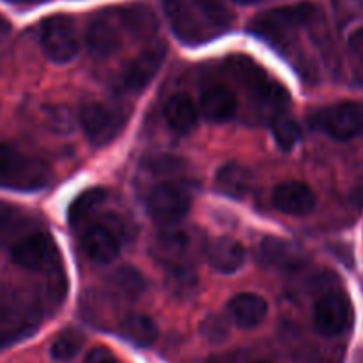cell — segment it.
Returning <instances> with one entry per match:
<instances>
[{
    "instance_id": "obj_26",
    "label": "cell",
    "mask_w": 363,
    "mask_h": 363,
    "mask_svg": "<svg viewBox=\"0 0 363 363\" xmlns=\"http://www.w3.org/2000/svg\"><path fill=\"white\" fill-rule=\"evenodd\" d=\"M110 287L117 296L124 300H135L145 289V282L138 272L131 268H121L108 279Z\"/></svg>"
},
{
    "instance_id": "obj_29",
    "label": "cell",
    "mask_w": 363,
    "mask_h": 363,
    "mask_svg": "<svg viewBox=\"0 0 363 363\" xmlns=\"http://www.w3.org/2000/svg\"><path fill=\"white\" fill-rule=\"evenodd\" d=\"M272 131L277 145L284 151H291L296 147L301 138L300 124L287 116H277L272 123Z\"/></svg>"
},
{
    "instance_id": "obj_16",
    "label": "cell",
    "mask_w": 363,
    "mask_h": 363,
    "mask_svg": "<svg viewBox=\"0 0 363 363\" xmlns=\"http://www.w3.org/2000/svg\"><path fill=\"white\" fill-rule=\"evenodd\" d=\"M230 319L243 330L257 328L268 315V303L262 296L254 293L236 294L227 305Z\"/></svg>"
},
{
    "instance_id": "obj_7",
    "label": "cell",
    "mask_w": 363,
    "mask_h": 363,
    "mask_svg": "<svg viewBox=\"0 0 363 363\" xmlns=\"http://www.w3.org/2000/svg\"><path fill=\"white\" fill-rule=\"evenodd\" d=\"M126 117L123 110L113 108L103 103H91L85 105L80 112V124L85 135L96 147H105L110 142L116 140L123 131Z\"/></svg>"
},
{
    "instance_id": "obj_14",
    "label": "cell",
    "mask_w": 363,
    "mask_h": 363,
    "mask_svg": "<svg viewBox=\"0 0 363 363\" xmlns=\"http://www.w3.org/2000/svg\"><path fill=\"white\" fill-rule=\"evenodd\" d=\"M273 206L293 216H303L314 211L318 199L311 186L300 181H287L273 190Z\"/></svg>"
},
{
    "instance_id": "obj_1",
    "label": "cell",
    "mask_w": 363,
    "mask_h": 363,
    "mask_svg": "<svg viewBox=\"0 0 363 363\" xmlns=\"http://www.w3.org/2000/svg\"><path fill=\"white\" fill-rule=\"evenodd\" d=\"M52 311H55V305L46 287H0V350L34 335Z\"/></svg>"
},
{
    "instance_id": "obj_2",
    "label": "cell",
    "mask_w": 363,
    "mask_h": 363,
    "mask_svg": "<svg viewBox=\"0 0 363 363\" xmlns=\"http://www.w3.org/2000/svg\"><path fill=\"white\" fill-rule=\"evenodd\" d=\"M52 169L35 156L0 144V188L14 191H38L52 183Z\"/></svg>"
},
{
    "instance_id": "obj_33",
    "label": "cell",
    "mask_w": 363,
    "mask_h": 363,
    "mask_svg": "<svg viewBox=\"0 0 363 363\" xmlns=\"http://www.w3.org/2000/svg\"><path fill=\"white\" fill-rule=\"evenodd\" d=\"M201 332L208 340L218 342V340L225 339L227 325L222 318H218V315H209V318L202 323Z\"/></svg>"
},
{
    "instance_id": "obj_35",
    "label": "cell",
    "mask_w": 363,
    "mask_h": 363,
    "mask_svg": "<svg viewBox=\"0 0 363 363\" xmlns=\"http://www.w3.org/2000/svg\"><path fill=\"white\" fill-rule=\"evenodd\" d=\"M350 48L351 53L358 59V62L363 66V27L354 30L350 38Z\"/></svg>"
},
{
    "instance_id": "obj_11",
    "label": "cell",
    "mask_w": 363,
    "mask_h": 363,
    "mask_svg": "<svg viewBox=\"0 0 363 363\" xmlns=\"http://www.w3.org/2000/svg\"><path fill=\"white\" fill-rule=\"evenodd\" d=\"M123 30L124 28L117 18L116 9H106L96 14L85 34L89 52L99 59L113 55L123 46Z\"/></svg>"
},
{
    "instance_id": "obj_39",
    "label": "cell",
    "mask_w": 363,
    "mask_h": 363,
    "mask_svg": "<svg viewBox=\"0 0 363 363\" xmlns=\"http://www.w3.org/2000/svg\"><path fill=\"white\" fill-rule=\"evenodd\" d=\"M257 363H266V362H257Z\"/></svg>"
},
{
    "instance_id": "obj_36",
    "label": "cell",
    "mask_w": 363,
    "mask_h": 363,
    "mask_svg": "<svg viewBox=\"0 0 363 363\" xmlns=\"http://www.w3.org/2000/svg\"><path fill=\"white\" fill-rule=\"evenodd\" d=\"M204 363H234L230 358H223V357H213L209 360H206Z\"/></svg>"
},
{
    "instance_id": "obj_28",
    "label": "cell",
    "mask_w": 363,
    "mask_h": 363,
    "mask_svg": "<svg viewBox=\"0 0 363 363\" xmlns=\"http://www.w3.org/2000/svg\"><path fill=\"white\" fill-rule=\"evenodd\" d=\"M85 344V337L84 333L78 332V330L69 328V330H64L52 344V358L57 362H69L77 357L78 353L82 351Z\"/></svg>"
},
{
    "instance_id": "obj_10",
    "label": "cell",
    "mask_w": 363,
    "mask_h": 363,
    "mask_svg": "<svg viewBox=\"0 0 363 363\" xmlns=\"http://www.w3.org/2000/svg\"><path fill=\"white\" fill-rule=\"evenodd\" d=\"M234 74L240 78L241 84L250 91V94L264 106H282L287 103V92L282 85L273 82L257 64L250 62L248 59L238 57L233 66Z\"/></svg>"
},
{
    "instance_id": "obj_20",
    "label": "cell",
    "mask_w": 363,
    "mask_h": 363,
    "mask_svg": "<svg viewBox=\"0 0 363 363\" xmlns=\"http://www.w3.org/2000/svg\"><path fill=\"white\" fill-rule=\"evenodd\" d=\"M165 121L177 135H188L197 128L199 110L188 94H176L167 101Z\"/></svg>"
},
{
    "instance_id": "obj_6",
    "label": "cell",
    "mask_w": 363,
    "mask_h": 363,
    "mask_svg": "<svg viewBox=\"0 0 363 363\" xmlns=\"http://www.w3.org/2000/svg\"><path fill=\"white\" fill-rule=\"evenodd\" d=\"M41 46L45 55L55 64H67L77 57L80 41L69 16H50L41 25Z\"/></svg>"
},
{
    "instance_id": "obj_15",
    "label": "cell",
    "mask_w": 363,
    "mask_h": 363,
    "mask_svg": "<svg viewBox=\"0 0 363 363\" xmlns=\"http://www.w3.org/2000/svg\"><path fill=\"white\" fill-rule=\"evenodd\" d=\"M191 247H194V238L188 233L177 229L167 230V233L156 236L151 248V255L158 262L172 268V266L188 264Z\"/></svg>"
},
{
    "instance_id": "obj_17",
    "label": "cell",
    "mask_w": 363,
    "mask_h": 363,
    "mask_svg": "<svg viewBox=\"0 0 363 363\" xmlns=\"http://www.w3.org/2000/svg\"><path fill=\"white\" fill-rule=\"evenodd\" d=\"M85 255L96 264H110L119 257L121 245L116 234L103 225H94L87 229L82 238Z\"/></svg>"
},
{
    "instance_id": "obj_34",
    "label": "cell",
    "mask_w": 363,
    "mask_h": 363,
    "mask_svg": "<svg viewBox=\"0 0 363 363\" xmlns=\"http://www.w3.org/2000/svg\"><path fill=\"white\" fill-rule=\"evenodd\" d=\"M84 363H121L117 360L116 354L112 351H108L106 347H96V350H91L85 357Z\"/></svg>"
},
{
    "instance_id": "obj_5",
    "label": "cell",
    "mask_w": 363,
    "mask_h": 363,
    "mask_svg": "<svg viewBox=\"0 0 363 363\" xmlns=\"http://www.w3.org/2000/svg\"><path fill=\"white\" fill-rule=\"evenodd\" d=\"M11 259L14 264L32 272H52L59 268V252L55 241L43 230H34L18 238L11 248Z\"/></svg>"
},
{
    "instance_id": "obj_9",
    "label": "cell",
    "mask_w": 363,
    "mask_h": 363,
    "mask_svg": "<svg viewBox=\"0 0 363 363\" xmlns=\"http://www.w3.org/2000/svg\"><path fill=\"white\" fill-rule=\"evenodd\" d=\"M190 208L191 197L188 191L169 183L152 188L145 201L147 215L163 225H172L183 220L190 213Z\"/></svg>"
},
{
    "instance_id": "obj_4",
    "label": "cell",
    "mask_w": 363,
    "mask_h": 363,
    "mask_svg": "<svg viewBox=\"0 0 363 363\" xmlns=\"http://www.w3.org/2000/svg\"><path fill=\"white\" fill-rule=\"evenodd\" d=\"M311 121L312 126L335 140H351L363 135V103L342 101L325 106Z\"/></svg>"
},
{
    "instance_id": "obj_22",
    "label": "cell",
    "mask_w": 363,
    "mask_h": 363,
    "mask_svg": "<svg viewBox=\"0 0 363 363\" xmlns=\"http://www.w3.org/2000/svg\"><path fill=\"white\" fill-rule=\"evenodd\" d=\"M119 333L123 339L138 347L152 346L160 335L156 323L144 314H131L124 318L119 326Z\"/></svg>"
},
{
    "instance_id": "obj_12",
    "label": "cell",
    "mask_w": 363,
    "mask_h": 363,
    "mask_svg": "<svg viewBox=\"0 0 363 363\" xmlns=\"http://www.w3.org/2000/svg\"><path fill=\"white\" fill-rule=\"evenodd\" d=\"M174 34L186 45H199L211 38L204 21L195 13L191 0H162Z\"/></svg>"
},
{
    "instance_id": "obj_13",
    "label": "cell",
    "mask_w": 363,
    "mask_h": 363,
    "mask_svg": "<svg viewBox=\"0 0 363 363\" xmlns=\"http://www.w3.org/2000/svg\"><path fill=\"white\" fill-rule=\"evenodd\" d=\"M167 50L163 45H155L135 57L121 77V85L128 92H140L151 84L165 62Z\"/></svg>"
},
{
    "instance_id": "obj_38",
    "label": "cell",
    "mask_w": 363,
    "mask_h": 363,
    "mask_svg": "<svg viewBox=\"0 0 363 363\" xmlns=\"http://www.w3.org/2000/svg\"><path fill=\"white\" fill-rule=\"evenodd\" d=\"M315 363H333V362H330V360H323V362H315Z\"/></svg>"
},
{
    "instance_id": "obj_30",
    "label": "cell",
    "mask_w": 363,
    "mask_h": 363,
    "mask_svg": "<svg viewBox=\"0 0 363 363\" xmlns=\"http://www.w3.org/2000/svg\"><path fill=\"white\" fill-rule=\"evenodd\" d=\"M167 286L176 296H188L197 287V275L190 264L172 266L167 279Z\"/></svg>"
},
{
    "instance_id": "obj_25",
    "label": "cell",
    "mask_w": 363,
    "mask_h": 363,
    "mask_svg": "<svg viewBox=\"0 0 363 363\" xmlns=\"http://www.w3.org/2000/svg\"><path fill=\"white\" fill-rule=\"evenodd\" d=\"M106 199V191L101 188H91V190H85L71 202L69 209H67V220L73 227L82 225L85 220H89V216L92 213L98 211L103 206Z\"/></svg>"
},
{
    "instance_id": "obj_32",
    "label": "cell",
    "mask_w": 363,
    "mask_h": 363,
    "mask_svg": "<svg viewBox=\"0 0 363 363\" xmlns=\"http://www.w3.org/2000/svg\"><path fill=\"white\" fill-rule=\"evenodd\" d=\"M144 167L152 174H163V176H169V174L181 172V170H183V160H179L177 156H172V155H158L145 160Z\"/></svg>"
},
{
    "instance_id": "obj_8",
    "label": "cell",
    "mask_w": 363,
    "mask_h": 363,
    "mask_svg": "<svg viewBox=\"0 0 363 363\" xmlns=\"http://www.w3.org/2000/svg\"><path fill=\"white\" fill-rule=\"evenodd\" d=\"M314 325L325 337H339L353 325V305L342 291H328L314 308Z\"/></svg>"
},
{
    "instance_id": "obj_3",
    "label": "cell",
    "mask_w": 363,
    "mask_h": 363,
    "mask_svg": "<svg viewBox=\"0 0 363 363\" xmlns=\"http://www.w3.org/2000/svg\"><path fill=\"white\" fill-rule=\"evenodd\" d=\"M318 14L314 4L301 2L296 6L279 7L257 14L250 21V32L272 43H284L303 25L311 23Z\"/></svg>"
},
{
    "instance_id": "obj_31",
    "label": "cell",
    "mask_w": 363,
    "mask_h": 363,
    "mask_svg": "<svg viewBox=\"0 0 363 363\" xmlns=\"http://www.w3.org/2000/svg\"><path fill=\"white\" fill-rule=\"evenodd\" d=\"M191 4L209 23H213V27L222 28L233 21V13L223 0H191Z\"/></svg>"
},
{
    "instance_id": "obj_19",
    "label": "cell",
    "mask_w": 363,
    "mask_h": 363,
    "mask_svg": "<svg viewBox=\"0 0 363 363\" xmlns=\"http://www.w3.org/2000/svg\"><path fill=\"white\" fill-rule=\"evenodd\" d=\"M247 259V252L240 241L233 238H218L208 248V261L213 269L223 275H230L241 269Z\"/></svg>"
},
{
    "instance_id": "obj_27",
    "label": "cell",
    "mask_w": 363,
    "mask_h": 363,
    "mask_svg": "<svg viewBox=\"0 0 363 363\" xmlns=\"http://www.w3.org/2000/svg\"><path fill=\"white\" fill-rule=\"evenodd\" d=\"M27 225L28 218L20 208L0 201V247L18 238Z\"/></svg>"
},
{
    "instance_id": "obj_24",
    "label": "cell",
    "mask_w": 363,
    "mask_h": 363,
    "mask_svg": "<svg viewBox=\"0 0 363 363\" xmlns=\"http://www.w3.org/2000/svg\"><path fill=\"white\" fill-rule=\"evenodd\" d=\"M252 176L243 165L227 163L216 174V188L229 197L241 199L250 190Z\"/></svg>"
},
{
    "instance_id": "obj_37",
    "label": "cell",
    "mask_w": 363,
    "mask_h": 363,
    "mask_svg": "<svg viewBox=\"0 0 363 363\" xmlns=\"http://www.w3.org/2000/svg\"><path fill=\"white\" fill-rule=\"evenodd\" d=\"M9 2H14V4H43V2H48V0H9Z\"/></svg>"
},
{
    "instance_id": "obj_18",
    "label": "cell",
    "mask_w": 363,
    "mask_h": 363,
    "mask_svg": "<svg viewBox=\"0 0 363 363\" xmlns=\"http://www.w3.org/2000/svg\"><path fill=\"white\" fill-rule=\"evenodd\" d=\"M238 110L236 94L225 85H213L202 92L201 112L211 123H225Z\"/></svg>"
},
{
    "instance_id": "obj_21",
    "label": "cell",
    "mask_w": 363,
    "mask_h": 363,
    "mask_svg": "<svg viewBox=\"0 0 363 363\" xmlns=\"http://www.w3.org/2000/svg\"><path fill=\"white\" fill-rule=\"evenodd\" d=\"M117 18L123 25L124 32L137 39H151L158 30V21L149 7L133 4V6L119 7L116 9Z\"/></svg>"
},
{
    "instance_id": "obj_23",
    "label": "cell",
    "mask_w": 363,
    "mask_h": 363,
    "mask_svg": "<svg viewBox=\"0 0 363 363\" xmlns=\"http://www.w3.org/2000/svg\"><path fill=\"white\" fill-rule=\"evenodd\" d=\"M301 254L291 241L282 238H264L261 243V259L269 266L279 268H293L300 262Z\"/></svg>"
}]
</instances>
